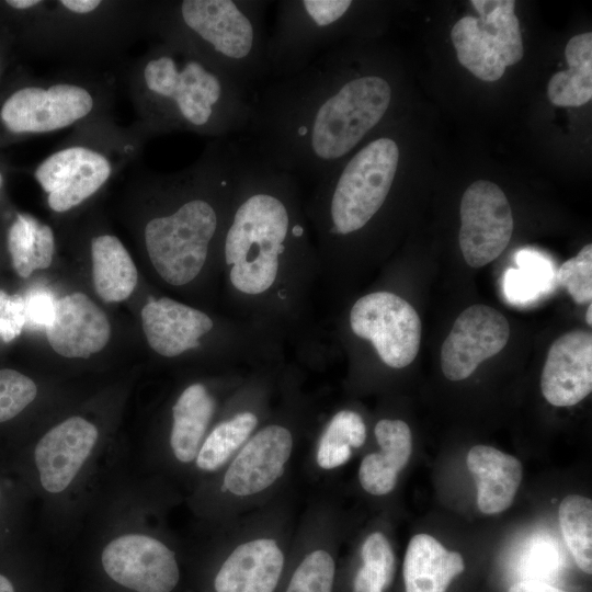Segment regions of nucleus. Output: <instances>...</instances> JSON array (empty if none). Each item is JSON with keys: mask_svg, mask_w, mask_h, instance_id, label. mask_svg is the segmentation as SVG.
<instances>
[{"mask_svg": "<svg viewBox=\"0 0 592 592\" xmlns=\"http://www.w3.org/2000/svg\"><path fill=\"white\" fill-rule=\"evenodd\" d=\"M352 53L333 46L299 72L254 92L242 141L261 159L296 179L319 182L386 118L390 81L355 71Z\"/></svg>", "mask_w": 592, "mask_h": 592, "instance_id": "1", "label": "nucleus"}, {"mask_svg": "<svg viewBox=\"0 0 592 592\" xmlns=\"http://www.w3.org/2000/svg\"><path fill=\"white\" fill-rule=\"evenodd\" d=\"M132 92L145 134L246 132L254 93L185 46L161 41L135 65Z\"/></svg>", "mask_w": 592, "mask_h": 592, "instance_id": "2", "label": "nucleus"}, {"mask_svg": "<svg viewBox=\"0 0 592 592\" xmlns=\"http://www.w3.org/2000/svg\"><path fill=\"white\" fill-rule=\"evenodd\" d=\"M236 168V143L217 139L200 159L180 171V202L150 218L144 228L145 247L157 273L181 286L203 269L230 206Z\"/></svg>", "mask_w": 592, "mask_h": 592, "instance_id": "3", "label": "nucleus"}, {"mask_svg": "<svg viewBox=\"0 0 592 592\" xmlns=\"http://www.w3.org/2000/svg\"><path fill=\"white\" fill-rule=\"evenodd\" d=\"M265 0H181L155 3L147 22L161 41L197 53L243 88L270 79Z\"/></svg>", "mask_w": 592, "mask_h": 592, "instance_id": "4", "label": "nucleus"}, {"mask_svg": "<svg viewBox=\"0 0 592 592\" xmlns=\"http://www.w3.org/2000/svg\"><path fill=\"white\" fill-rule=\"evenodd\" d=\"M399 161L398 143L382 135L317 182L310 210L323 237H346L365 228L385 205Z\"/></svg>", "mask_w": 592, "mask_h": 592, "instance_id": "5", "label": "nucleus"}, {"mask_svg": "<svg viewBox=\"0 0 592 592\" xmlns=\"http://www.w3.org/2000/svg\"><path fill=\"white\" fill-rule=\"evenodd\" d=\"M351 0H280L267 36L270 79L291 77L332 48L352 24Z\"/></svg>", "mask_w": 592, "mask_h": 592, "instance_id": "6", "label": "nucleus"}, {"mask_svg": "<svg viewBox=\"0 0 592 592\" xmlns=\"http://www.w3.org/2000/svg\"><path fill=\"white\" fill-rule=\"evenodd\" d=\"M479 16L458 20L451 38L458 61L480 80H499L506 66L524 55L519 20L513 0H473Z\"/></svg>", "mask_w": 592, "mask_h": 592, "instance_id": "7", "label": "nucleus"}, {"mask_svg": "<svg viewBox=\"0 0 592 592\" xmlns=\"http://www.w3.org/2000/svg\"><path fill=\"white\" fill-rule=\"evenodd\" d=\"M98 102L87 81H47L13 92L2 104L0 118L13 134H48L91 117Z\"/></svg>", "mask_w": 592, "mask_h": 592, "instance_id": "8", "label": "nucleus"}, {"mask_svg": "<svg viewBox=\"0 0 592 592\" xmlns=\"http://www.w3.org/2000/svg\"><path fill=\"white\" fill-rule=\"evenodd\" d=\"M354 334L368 340L389 367L411 364L420 348L421 321L415 309L389 292L367 294L355 301L350 312Z\"/></svg>", "mask_w": 592, "mask_h": 592, "instance_id": "9", "label": "nucleus"}, {"mask_svg": "<svg viewBox=\"0 0 592 592\" xmlns=\"http://www.w3.org/2000/svg\"><path fill=\"white\" fill-rule=\"evenodd\" d=\"M115 172L104 146L73 143L48 155L36 168L35 179L47 195L49 208L68 212L99 192Z\"/></svg>", "mask_w": 592, "mask_h": 592, "instance_id": "10", "label": "nucleus"}, {"mask_svg": "<svg viewBox=\"0 0 592 592\" xmlns=\"http://www.w3.org/2000/svg\"><path fill=\"white\" fill-rule=\"evenodd\" d=\"M459 247L466 263L475 269L496 260L508 247L513 216L503 191L494 183L478 180L460 202Z\"/></svg>", "mask_w": 592, "mask_h": 592, "instance_id": "11", "label": "nucleus"}, {"mask_svg": "<svg viewBox=\"0 0 592 592\" xmlns=\"http://www.w3.org/2000/svg\"><path fill=\"white\" fill-rule=\"evenodd\" d=\"M294 447L295 437L285 425L255 431L225 466L221 491L232 500L258 498L285 474Z\"/></svg>", "mask_w": 592, "mask_h": 592, "instance_id": "12", "label": "nucleus"}, {"mask_svg": "<svg viewBox=\"0 0 592 592\" xmlns=\"http://www.w3.org/2000/svg\"><path fill=\"white\" fill-rule=\"evenodd\" d=\"M101 562L113 581L136 592H171L180 580L174 553L148 535L114 538L104 547Z\"/></svg>", "mask_w": 592, "mask_h": 592, "instance_id": "13", "label": "nucleus"}, {"mask_svg": "<svg viewBox=\"0 0 592 592\" xmlns=\"http://www.w3.org/2000/svg\"><path fill=\"white\" fill-rule=\"evenodd\" d=\"M510 325L497 309L473 305L455 320L441 349V367L452 382L468 378L487 358L508 343Z\"/></svg>", "mask_w": 592, "mask_h": 592, "instance_id": "14", "label": "nucleus"}, {"mask_svg": "<svg viewBox=\"0 0 592 592\" xmlns=\"http://www.w3.org/2000/svg\"><path fill=\"white\" fill-rule=\"evenodd\" d=\"M99 437L96 426L81 417H71L46 432L35 444L34 466L43 489L66 490L90 456Z\"/></svg>", "mask_w": 592, "mask_h": 592, "instance_id": "15", "label": "nucleus"}, {"mask_svg": "<svg viewBox=\"0 0 592 592\" xmlns=\"http://www.w3.org/2000/svg\"><path fill=\"white\" fill-rule=\"evenodd\" d=\"M544 398L556 407H570L592 390V334L573 330L549 348L540 377Z\"/></svg>", "mask_w": 592, "mask_h": 592, "instance_id": "16", "label": "nucleus"}, {"mask_svg": "<svg viewBox=\"0 0 592 592\" xmlns=\"http://www.w3.org/2000/svg\"><path fill=\"white\" fill-rule=\"evenodd\" d=\"M286 556L281 542L269 534L239 542L220 565L216 592H275Z\"/></svg>", "mask_w": 592, "mask_h": 592, "instance_id": "17", "label": "nucleus"}, {"mask_svg": "<svg viewBox=\"0 0 592 592\" xmlns=\"http://www.w3.org/2000/svg\"><path fill=\"white\" fill-rule=\"evenodd\" d=\"M54 351L65 357L86 358L110 340L111 325L87 295L73 293L57 299L53 322L46 328Z\"/></svg>", "mask_w": 592, "mask_h": 592, "instance_id": "18", "label": "nucleus"}, {"mask_svg": "<svg viewBox=\"0 0 592 592\" xmlns=\"http://www.w3.org/2000/svg\"><path fill=\"white\" fill-rule=\"evenodd\" d=\"M141 322L150 348L167 357L197 348L214 326L205 312L167 297L147 303Z\"/></svg>", "mask_w": 592, "mask_h": 592, "instance_id": "19", "label": "nucleus"}, {"mask_svg": "<svg viewBox=\"0 0 592 592\" xmlns=\"http://www.w3.org/2000/svg\"><path fill=\"white\" fill-rule=\"evenodd\" d=\"M379 451L364 456L358 468L363 490L376 497L390 493L412 454V434L402 420L382 419L374 429Z\"/></svg>", "mask_w": 592, "mask_h": 592, "instance_id": "20", "label": "nucleus"}, {"mask_svg": "<svg viewBox=\"0 0 592 592\" xmlns=\"http://www.w3.org/2000/svg\"><path fill=\"white\" fill-rule=\"evenodd\" d=\"M466 465L475 477L477 505L482 513H500L512 504L523 476L517 458L492 446L475 445Z\"/></svg>", "mask_w": 592, "mask_h": 592, "instance_id": "21", "label": "nucleus"}, {"mask_svg": "<svg viewBox=\"0 0 592 592\" xmlns=\"http://www.w3.org/2000/svg\"><path fill=\"white\" fill-rule=\"evenodd\" d=\"M465 570L462 555L447 550L428 534L414 535L407 547L402 576L406 592H446Z\"/></svg>", "mask_w": 592, "mask_h": 592, "instance_id": "22", "label": "nucleus"}, {"mask_svg": "<svg viewBox=\"0 0 592 592\" xmlns=\"http://www.w3.org/2000/svg\"><path fill=\"white\" fill-rule=\"evenodd\" d=\"M215 411V400L203 384L186 387L172 408L170 446L183 464L195 460Z\"/></svg>", "mask_w": 592, "mask_h": 592, "instance_id": "23", "label": "nucleus"}, {"mask_svg": "<svg viewBox=\"0 0 592 592\" xmlns=\"http://www.w3.org/2000/svg\"><path fill=\"white\" fill-rule=\"evenodd\" d=\"M92 277L95 292L107 303L125 300L137 284L136 265L122 241L110 234L91 240Z\"/></svg>", "mask_w": 592, "mask_h": 592, "instance_id": "24", "label": "nucleus"}, {"mask_svg": "<svg viewBox=\"0 0 592 592\" xmlns=\"http://www.w3.org/2000/svg\"><path fill=\"white\" fill-rule=\"evenodd\" d=\"M565 56L569 68L551 76L547 94L556 106H581L592 98V33L571 37Z\"/></svg>", "mask_w": 592, "mask_h": 592, "instance_id": "25", "label": "nucleus"}, {"mask_svg": "<svg viewBox=\"0 0 592 592\" xmlns=\"http://www.w3.org/2000/svg\"><path fill=\"white\" fill-rule=\"evenodd\" d=\"M8 249L15 272L21 277H29L35 270L52 264L54 232L31 215L19 214L8 231Z\"/></svg>", "mask_w": 592, "mask_h": 592, "instance_id": "26", "label": "nucleus"}, {"mask_svg": "<svg viewBox=\"0 0 592 592\" xmlns=\"http://www.w3.org/2000/svg\"><path fill=\"white\" fill-rule=\"evenodd\" d=\"M258 415L240 411L219 422L204 439L195 457L196 467L205 473L224 468L255 432Z\"/></svg>", "mask_w": 592, "mask_h": 592, "instance_id": "27", "label": "nucleus"}, {"mask_svg": "<svg viewBox=\"0 0 592 592\" xmlns=\"http://www.w3.org/2000/svg\"><path fill=\"white\" fill-rule=\"evenodd\" d=\"M366 440V426L362 417L352 410L337 412L323 429L315 452L316 466L323 471L345 465L353 449Z\"/></svg>", "mask_w": 592, "mask_h": 592, "instance_id": "28", "label": "nucleus"}, {"mask_svg": "<svg viewBox=\"0 0 592 592\" xmlns=\"http://www.w3.org/2000/svg\"><path fill=\"white\" fill-rule=\"evenodd\" d=\"M558 517L563 538L576 563L585 573L592 572V501L579 494L567 496L560 503Z\"/></svg>", "mask_w": 592, "mask_h": 592, "instance_id": "29", "label": "nucleus"}, {"mask_svg": "<svg viewBox=\"0 0 592 592\" xmlns=\"http://www.w3.org/2000/svg\"><path fill=\"white\" fill-rule=\"evenodd\" d=\"M520 269H509L504 275V292L512 303H526L550 288L554 278L551 263L537 251L524 249L516 254Z\"/></svg>", "mask_w": 592, "mask_h": 592, "instance_id": "30", "label": "nucleus"}, {"mask_svg": "<svg viewBox=\"0 0 592 592\" xmlns=\"http://www.w3.org/2000/svg\"><path fill=\"white\" fill-rule=\"evenodd\" d=\"M335 561L323 546L309 549L295 567L284 592H332Z\"/></svg>", "mask_w": 592, "mask_h": 592, "instance_id": "31", "label": "nucleus"}, {"mask_svg": "<svg viewBox=\"0 0 592 592\" xmlns=\"http://www.w3.org/2000/svg\"><path fill=\"white\" fill-rule=\"evenodd\" d=\"M362 574L386 591L395 577L396 560L392 547L382 532L371 533L361 547Z\"/></svg>", "mask_w": 592, "mask_h": 592, "instance_id": "32", "label": "nucleus"}, {"mask_svg": "<svg viewBox=\"0 0 592 592\" xmlns=\"http://www.w3.org/2000/svg\"><path fill=\"white\" fill-rule=\"evenodd\" d=\"M36 396L37 386L30 377L14 369H0V423L21 414Z\"/></svg>", "mask_w": 592, "mask_h": 592, "instance_id": "33", "label": "nucleus"}, {"mask_svg": "<svg viewBox=\"0 0 592 592\" xmlns=\"http://www.w3.org/2000/svg\"><path fill=\"white\" fill-rule=\"evenodd\" d=\"M557 281L577 304L591 303L592 299V244H585L576 257L559 267Z\"/></svg>", "mask_w": 592, "mask_h": 592, "instance_id": "34", "label": "nucleus"}, {"mask_svg": "<svg viewBox=\"0 0 592 592\" xmlns=\"http://www.w3.org/2000/svg\"><path fill=\"white\" fill-rule=\"evenodd\" d=\"M24 299L25 328L45 329L53 322L57 299L44 287L30 289Z\"/></svg>", "mask_w": 592, "mask_h": 592, "instance_id": "35", "label": "nucleus"}, {"mask_svg": "<svg viewBox=\"0 0 592 592\" xmlns=\"http://www.w3.org/2000/svg\"><path fill=\"white\" fill-rule=\"evenodd\" d=\"M25 326L24 299L0 289V340L11 342Z\"/></svg>", "mask_w": 592, "mask_h": 592, "instance_id": "36", "label": "nucleus"}, {"mask_svg": "<svg viewBox=\"0 0 592 592\" xmlns=\"http://www.w3.org/2000/svg\"><path fill=\"white\" fill-rule=\"evenodd\" d=\"M508 592H566L561 589L553 587L550 584L535 581V580H524L514 583L510 587Z\"/></svg>", "mask_w": 592, "mask_h": 592, "instance_id": "37", "label": "nucleus"}, {"mask_svg": "<svg viewBox=\"0 0 592 592\" xmlns=\"http://www.w3.org/2000/svg\"><path fill=\"white\" fill-rule=\"evenodd\" d=\"M7 4L16 10H29L38 3V0H9Z\"/></svg>", "mask_w": 592, "mask_h": 592, "instance_id": "38", "label": "nucleus"}, {"mask_svg": "<svg viewBox=\"0 0 592 592\" xmlns=\"http://www.w3.org/2000/svg\"><path fill=\"white\" fill-rule=\"evenodd\" d=\"M0 592H15L13 582L3 573H0Z\"/></svg>", "mask_w": 592, "mask_h": 592, "instance_id": "39", "label": "nucleus"}, {"mask_svg": "<svg viewBox=\"0 0 592 592\" xmlns=\"http://www.w3.org/2000/svg\"><path fill=\"white\" fill-rule=\"evenodd\" d=\"M4 499H5V494H4L3 482L0 479V517H1L2 510L4 509Z\"/></svg>", "mask_w": 592, "mask_h": 592, "instance_id": "40", "label": "nucleus"}, {"mask_svg": "<svg viewBox=\"0 0 592 592\" xmlns=\"http://www.w3.org/2000/svg\"><path fill=\"white\" fill-rule=\"evenodd\" d=\"M585 320H587V323L589 326L592 325V304L589 303V306H588V310H587V314H585Z\"/></svg>", "mask_w": 592, "mask_h": 592, "instance_id": "41", "label": "nucleus"}, {"mask_svg": "<svg viewBox=\"0 0 592 592\" xmlns=\"http://www.w3.org/2000/svg\"><path fill=\"white\" fill-rule=\"evenodd\" d=\"M2 183H3V177H2V173L0 171V190H1Z\"/></svg>", "mask_w": 592, "mask_h": 592, "instance_id": "42", "label": "nucleus"}]
</instances>
